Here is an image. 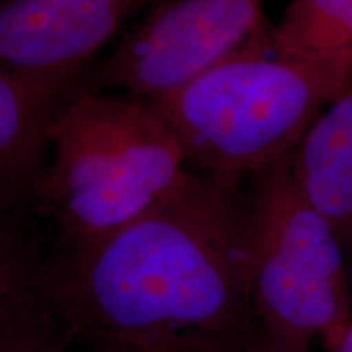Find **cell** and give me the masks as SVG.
<instances>
[{"label": "cell", "mask_w": 352, "mask_h": 352, "mask_svg": "<svg viewBox=\"0 0 352 352\" xmlns=\"http://www.w3.org/2000/svg\"><path fill=\"white\" fill-rule=\"evenodd\" d=\"M294 179L352 254V83L334 96L290 152Z\"/></svg>", "instance_id": "9c48e42d"}, {"label": "cell", "mask_w": 352, "mask_h": 352, "mask_svg": "<svg viewBox=\"0 0 352 352\" xmlns=\"http://www.w3.org/2000/svg\"><path fill=\"white\" fill-rule=\"evenodd\" d=\"M189 173L151 101L83 87L47 132L33 209L60 248L78 250L142 217Z\"/></svg>", "instance_id": "7a4b0ae2"}, {"label": "cell", "mask_w": 352, "mask_h": 352, "mask_svg": "<svg viewBox=\"0 0 352 352\" xmlns=\"http://www.w3.org/2000/svg\"><path fill=\"white\" fill-rule=\"evenodd\" d=\"M72 342V331L63 316L56 314L30 333L13 352H67Z\"/></svg>", "instance_id": "8fae6325"}, {"label": "cell", "mask_w": 352, "mask_h": 352, "mask_svg": "<svg viewBox=\"0 0 352 352\" xmlns=\"http://www.w3.org/2000/svg\"><path fill=\"white\" fill-rule=\"evenodd\" d=\"M246 188L254 324L331 352L352 321L344 246L297 186L290 152Z\"/></svg>", "instance_id": "277c9868"}, {"label": "cell", "mask_w": 352, "mask_h": 352, "mask_svg": "<svg viewBox=\"0 0 352 352\" xmlns=\"http://www.w3.org/2000/svg\"><path fill=\"white\" fill-rule=\"evenodd\" d=\"M246 179L191 171L142 217L57 246L52 296L74 341L241 352L254 328Z\"/></svg>", "instance_id": "6da1fadb"}, {"label": "cell", "mask_w": 352, "mask_h": 352, "mask_svg": "<svg viewBox=\"0 0 352 352\" xmlns=\"http://www.w3.org/2000/svg\"><path fill=\"white\" fill-rule=\"evenodd\" d=\"M331 352H352V321L347 324L344 333L341 334L340 341L333 347Z\"/></svg>", "instance_id": "5bb4252c"}, {"label": "cell", "mask_w": 352, "mask_h": 352, "mask_svg": "<svg viewBox=\"0 0 352 352\" xmlns=\"http://www.w3.org/2000/svg\"><path fill=\"white\" fill-rule=\"evenodd\" d=\"M267 43L276 54L318 59L352 50V0H289Z\"/></svg>", "instance_id": "30bf717a"}, {"label": "cell", "mask_w": 352, "mask_h": 352, "mask_svg": "<svg viewBox=\"0 0 352 352\" xmlns=\"http://www.w3.org/2000/svg\"><path fill=\"white\" fill-rule=\"evenodd\" d=\"M160 0H0V67L88 69L126 25Z\"/></svg>", "instance_id": "8992f818"}, {"label": "cell", "mask_w": 352, "mask_h": 352, "mask_svg": "<svg viewBox=\"0 0 352 352\" xmlns=\"http://www.w3.org/2000/svg\"><path fill=\"white\" fill-rule=\"evenodd\" d=\"M266 0H160L96 64L88 88L153 101L217 64L266 20Z\"/></svg>", "instance_id": "5b68a950"}, {"label": "cell", "mask_w": 352, "mask_h": 352, "mask_svg": "<svg viewBox=\"0 0 352 352\" xmlns=\"http://www.w3.org/2000/svg\"><path fill=\"white\" fill-rule=\"evenodd\" d=\"M85 344H88V351L85 349V352H151L132 346L111 344V342H85Z\"/></svg>", "instance_id": "4fadbf2b"}, {"label": "cell", "mask_w": 352, "mask_h": 352, "mask_svg": "<svg viewBox=\"0 0 352 352\" xmlns=\"http://www.w3.org/2000/svg\"><path fill=\"white\" fill-rule=\"evenodd\" d=\"M311 342L285 336L254 324L241 352H311Z\"/></svg>", "instance_id": "7c38bea8"}, {"label": "cell", "mask_w": 352, "mask_h": 352, "mask_svg": "<svg viewBox=\"0 0 352 352\" xmlns=\"http://www.w3.org/2000/svg\"><path fill=\"white\" fill-rule=\"evenodd\" d=\"M47 227L34 210H0V352L57 314Z\"/></svg>", "instance_id": "ba28073f"}, {"label": "cell", "mask_w": 352, "mask_h": 352, "mask_svg": "<svg viewBox=\"0 0 352 352\" xmlns=\"http://www.w3.org/2000/svg\"><path fill=\"white\" fill-rule=\"evenodd\" d=\"M94 67L23 72L0 67V210H34L50 127Z\"/></svg>", "instance_id": "52a82bcc"}, {"label": "cell", "mask_w": 352, "mask_h": 352, "mask_svg": "<svg viewBox=\"0 0 352 352\" xmlns=\"http://www.w3.org/2000/svg\"><path fill=\"white\" fill-rule=\"evenodd\" d=\"M270 21L243 46L151 101L188 170L248 178L296 148L324 107L352 83V50L318 59L276 54Z\"/></svg>", "instance_id": "3957f363"}]
</instances>
